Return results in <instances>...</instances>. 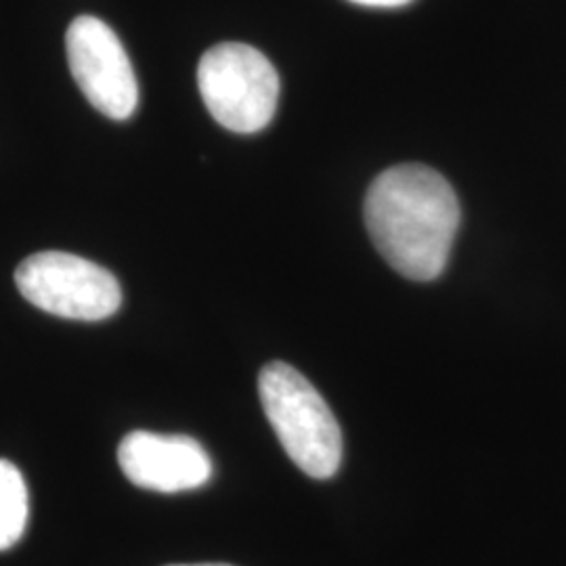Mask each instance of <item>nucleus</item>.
<instances>
[{
    "label": "nucleus",
    "mask_w": 566,
    "mask_h": 566,
    "mask_svg": "<svg viewBox=\"0 0 566 566\" xmlns=\"http://www.w3.org/2000/svg\"><path fill=\"white\" fill-rule=\"evenodd\" d=\"M365 224L397 273L432 282L446 271L460 227V202L443 175L422 164L388 168L365 198Z\"/></svg>",
    "instance_id": "obj_1"
},
{
    "label": "nucleus",
    "mask_w": 566,
    "mask_h": 566,
    "mask_svg": "<svg viewBox=\"0 0 566 566\" xmlns=\"http://www.w3.org/2000/svg\"><path fill=\"white\" fill-rule=\"evenodd\" d=\"M259 395L290 460L311 479H332L343 462V432L317 388L292 365L273 361L259 376Z\"/></svg>",
    "instance_id": "obj_2"
},
{
    "label": "nucleus",
    "mask_w": 566,
    "mask_h": 566,
    "mask_svg": "<svg viewBox=\"0 0 566 566\" xmlns=\"http://www.w3.org/2000/svg\"><path fill=\"white\" fill-rule=\"evenodd\" d=\"M198 86L212 118L227 130L252 135L273 120L280 76L263 53L243 42H221L203 53Z\"/></svg>",
    "instance_id": "obj_3"
},
{
    "label": "nucleus",
    "mask_w": 566,
    "mask_h": 566,
    "mask_svg": "<svg viewBox=\"0 0 566 566\" xmlns=\"http://www.w3.org/2000/svg\"><path fill=\"white\" fill-rule=\"evenodd\" d=\"M15 283L28 303L63 319L102 322L122 304L120 283L107 269L67 252L28 256Z\"/></svg>",
    "instance_id": "obj_4"
},
{
    "label": "nucleus",
    "mask_w": 566,
    "mask_h": 566,
    "mask_svg": "<svg viewBox=\"0 0 566 566\" xmlns=\"http://www.w3.org/2000/svg\"><path fill=\"white\" fill-rule=\"evenodd\" d=\"M65 51L88 103L112 120H128L139 103V86L116 32L105 21L81 15L67 28Z\"/></svg>",
    "instance_id": "obj_5"
},
{
    "label": "nucleus",
    "mask_w": 566,
    "mask_h": 566,
    "mask_svg": "<svg viewBox=\"0 0 566 566\" xmlns=\"http://www.w3.org/2000/svg\"><path fill=\"white\" fill-rule=\"evenodd\" d=\"M118 462L133 485L156 493H181L206 485L212 460L196 439L135 430L122 439Z\"/></svg>",
    "instance_id": "obj_6"
},
{
    "label": "nucleus",
    "mask_w": 566,
    "mask_h": 566,
    "mask_svg": "<svg viewBox=\"0 0 566 566\" xmlns=\"http://www.w3.org/2000/svg\"><path fill=\"white\" fill-rule=\"evenodd\" d=\"M30 518V495L20 468L0 460V552L15 546Z\"/></svg>",
    "instance_id": "obj_7"
},
{
    "label": "nucleus",
    "mask_w": 566,
    "mask_h": 566,
    "mask_svg": "<svg viewBox=\"0 0 566 566\" xmlns=\"http://www.w3.org/2000/svg\"><path fill=\"white\" fill-rule=\"evenodd\" d=\"M348 2H355V4H361V7H371V9H397V7H405L413 0H348Z\"/></svg>",
    "instance_id": "obj_8"
},
{
    "label": "nucleus",
    "mask_w": 566,
    "mask_h": 566,
    "mask_svg": "<svg viewBox=\"0 0 566 566\" xmlns=\"http://www.w3.org/2000/svg\"><path fill=\"white\" fill-rule=\"evenodd\" d=\"M170 566H231V565H170Z\"/></svg>",
    "instance_id": "obj_9"
}]
</instances>
